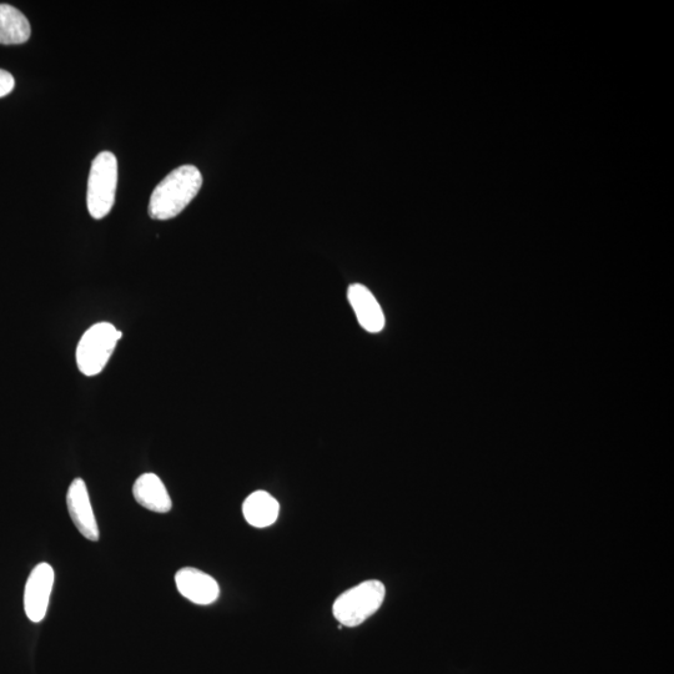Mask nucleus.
Listing matches in <instances>:
<instances>
[{"mask_svg": "<svg viewBox=\"0 0 674 674\" xmlns=\"http://www.w3.org/2000/svg\"><path fill=\"white\" fill-rule=\"evenodd\" d=\"M175 583L180 595L195 605H211L220 595V587L215 578L198 568H181L175 575Z\"/></svg>", "mask_w": 674, "mask_h": 674, "instance_id": "obj_6", "label": "nucleus"}, {"mask_svg": "<svg viewBox=\"0 0 674 674\" xmlns=\"http://www.w3.org/2000/svg\"><path fill=\"white\" fill-rule=\"evenodd\" d=\"M243 513L249 525L266 528L278 520L280 505L268 492L256 491L244 501Z\"/></svg>", "mask_w": 674, "mask_h": 674, "instance_id": "obj_10", "label": "nucleus"}, {"mask_svg": "<svg viewBox=\"0 0 674 674\" xmlns=\"http://www.w3.org/2000/svg\"><path fill=\"white\" fill-rule=\"evenodd\" d=\"M347 299L362 329L377 334L385 328V315L379 301L365 285L352 284L347 290Z\"/></svg>", "mask_w": 674, "mask_h": 674, "instance_id": "obj_8", "label": "nucleus"}, {"mask_svg": "<svg viewBox=\"0 0 674 674\" xmlns=\"http://www.w3.org/2000/svg\"><path fill=\"white\" fill-rule=\"evenodd\" d=\"M118 184V160L103 152L93 160L88 180L87 203L95 220L104 219L113 209Z\"/></svg>", "mask_w": 674, "mask_h": 674, "instance_id": "obj_4", "label": "nucleus"}, {"mask_svg": "<svg viewBox=\"0 0 674 674\" xmlns=\"http://www.w3.org/2000/svg\"><path fill=\"white\" fill-rule=\"evenodd\" d=\"M122 337V331L110 323H98L85 331L75 354L79 371L88 377L99 375Z\"/></svg>", "mask_w": 674, "mask_h": 674, "instance_id": "obj_3", "label": "nucleus"}, {"mask_svg": "<svg viewBox=\"0 0 674 674\" xmlns=\"http://www.w3.org/2000/svg\"><path fill=\"white\" fill-rule=\"evenodd\" d=\"M69 515L78 531L89 541L99 540L97 518L94 516L88 487L82 479H75L67 495Z\"/></svg>", "mask_w": 674, "mask_h": 674, "instance_id": "obj_7", "label": "nucleus"}, {"mask_svg": "<svg viewBox=\"0 0 674 674\" xmlns=\"http://www.w3.org/2000/svg\"><path fill=\"white\" fill-rule=\"evenodd\" d=\"M54 580V570L49 563H39L30 573L24 591V610L30 621L42 622L47 616Z\"/></svg>", "mask_w": 674, "mask_h": 674, "instance_id": "obj_5", "label": "nucleus"}, {"mask_svg": "<svg viewBox=\"0 0 674 674\" xmlns=\"http://www.w3.org/2000/svg\"><path fill=\"white\" fill-rule=\"evenodd\" d=\"M30 34L32 29L27 17L12 5L0 4V44H23Z\"/></svg>", "mask_w": 674, "mask_h": 674, "instance_id": "obj_11", "label": "nucleus"}, {"mask_svg": "<svg viewBox=\"0 0 674 674\" xmlns=\"http://www.w3.org/2000/svg\"><path fill=\"white\" fill-rule=\"evenodd\" d=\"M15 87V80L12 74L7 70L0 69V98L7 97L9 93L13 92Z\"/></svg>", "mask_w": 674, "mask_h": 674, "instance_id": "obj_12", "label": "nucleus"}, {"mask_svg": "<svg viewBox=\"0 0 674 674\" xmlns=\"http://www.w3.org/2000/svg\"><path fill=\"white\" fill-rule=\"evenodd\" d=\"M385 595L384 583L377 580L362 582L336 598L334 617L341 626H360L380 610Z\"/></svg>", "mask_w": 674, "mask_h": 674, "instance_id": "obj_2", "label": "nucleus"}, {"mask_svg": "<svg viewBox=\"0 0 674 674\" xmlns=\"http://www.w3.org/2000/svg\"><path fill=\"white\" fill-rule=\"evenodd\" d=\"M203 176L194 165H183L160 181L150 196L149 215L154 220H170L184 211L198 195Z\"/></svg>", "mask_w": 674, "mask_h": 674, "instance_id": "obj_1", "label": "nucleus"}, {"mask_svg": "<svg viewBox=\"0 0 674 674\" xmlns=\"http://www.w3.org/2000/svg\"><path fill=\"white\" fill-rule=\"evenodd\" d=\"M133 496L140 506L149 511L167 513L173 507L167 487L155 474L140 476L133 486Z\"/></svg>", "mask_w": 674, "mask_h": 674, "instance_id": "obj_9", "label": "nucleus"}]
</instances>
